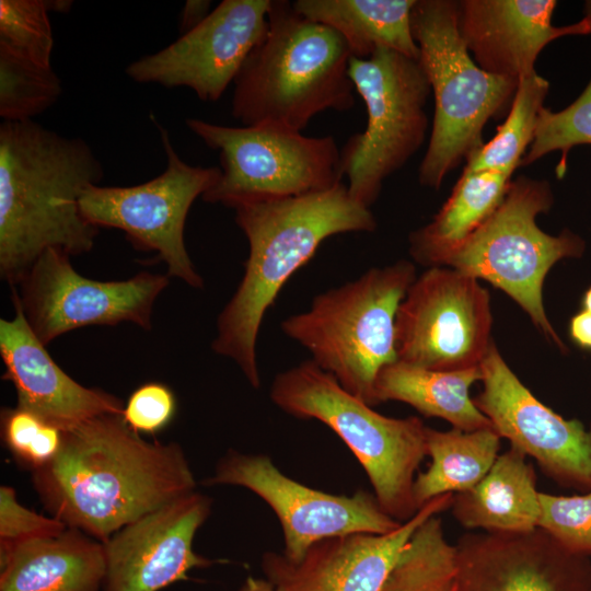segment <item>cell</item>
<instances>
[{
	"instance_id": "cell-37",
	"label": "cell",
	"mask_w": 591,
	"mask_h": 591,
	"mask_svg": "<svg viewBox=\"0 0 591 591\" xmlns=\"http://www.w3.org/2000/svg\"><path fill=\"white\" fill-rule=\"evenodd\" d=\"M210 7V0H187L179 14L178 30L181 35L201 24L211 13Z\"/></svg>"
},
{
	"instance_id": "cell-29",
	"label": "cell",
	"mask_w": 591,
	"mask_h": 591,
	"mask_svg": "<svg viewBox=\"0 0 591 591\" xmlns=\"http://www.w3.org/2000/svg\"><path fill=\"white\" fill-rule=\"evenodd\" d=\"M455 546L433 515L414 532L381 591H455Z\"/></svg>"
},
{
	"instance_id": "cell-35",
	"label": "cell",
	"mask_w": 591,
	"mask_h": 591,
	"mask_svg": "<svg viewBox=\"0 0 591 591\" xmlns=\"http://www.w3.org/2000/svg\"><path fill=\"white\" fill-rule=\"evenodd\" d=\"M67 529L58 519L38 514L21 505L13 487H0V563L23 544L58 536Z\"/></svg>"
},
{
	"instance_id": "cell-3",
	"label": "cell",
	"mask_w": 591,
	"mask_h": 591,
	"mask_svg": "<svg viewBox=\"0 0 591 591\" xmlns=\"http://www.w3.org/2000/svg\"><path fill=\"white\" fill-rule=\"evenodd\" d=\"M233 209L248 243V256L241 282L218 316L211 348L233 360L248 383L258 389L256 340L264 315L283 285L324 240L347 232H373L376 220L343 183L323 192Z\"/></svg>"
},
{
	"instance_id": "cell-17",
	"label": "cell",
	"mask_w": 591,
	"mask_h": 591,
	"mask_svg": "<svg viewBox=\"0 0 591 591\" xmlns=\"http://www.w3.org/2000/svg\"><path fill=\"white\" fill-rule=\"evenodd\" d=\"M212 499L197 490L123 526L104 544L103 591H160L215 561L195 553L194 537L211 512Z\"/></svg>"
},
{
	"instance_id": "cell-9",
	"label": "cell",
	"mask_w": 591,
	"mask_h": 591,
	"mask_svg": "<svg viewBox=\"0 0 591 591\" xmlns=\"http://www.w3.org/2000/svg\"><path fill=\"white\" fill-rule=\"evenodd\" d=\"M349 77L368 120L340 149V173L350 196L370 208L383 182L425 142L431 88L419 59L384 47L368 58L351 57Z\"/></svg>"
},
{
	"instance_id": "cell-24",
	"label": "cell",
	"mask_w": 591,
	"mask_h": 591,
	"mask_svg": "<svg viewBox=\"0 0 591 591\" xmlns=\"http://www.w3.org/2000/svg\"><path fill=\"white\" fill-rule=\"evenodd\" d=\"M482 378L480 366L439 371L397 360L380 371L375 398L378 404L406 403L426 417L441 418L464 431L493 428L470 396L471 386Z\"/></svg>"
},
{
	"instance_id": "cell-30",
	"label": "cell",
	"mask_w": 591,
	"mask_h": 591,
	"mask_svg": "<svg viewBox=\"0 0 591 591\" xmlns=\"http://www.w3.org/2000/svg\"><path fill=\"white\" fill-rule=\"evenodd\" d=\"M62 85L51 66L38 65L0 45V116L26 121L51 107Z\"/></svg>"
},
{
	"instance_id": "cell-23",
	"label": "cell",
	"mask_w": 591,
	"mask_h": 591,
	"mask_svg": "<svg viewBox=\"0 0 591 591\" xmlns=\"http://www.w3.org/2000/svg\"><path fill=\"white\" fill-rule=\"evenodd\" d=\"M540 493L526 455L510 447L474 487L453 496L450 509L466 530L528 533L537 529Z\"/></svg>"
},
{
	"instance_id": "cell-11",
	"label": "cell",
	"mask_w": 591,
	"mask_h": 591,
	"mask_svg": "<svg viewBox=\"0 0 591 591\" xmlns=\"http://www.w3.org/2000/svg\"><path fill=\"white\" fill-rule=\"evenodd\" d=\"M154 124L166 155L164 172L135 186L91 185L80 197V211L99 229L121 230L136 250L155 252L169 277L202 288L204 280L185 246L184 227L193 202L216 184L221 170L186 163L175 151L169 131Z\"/></svg>"
},
{
	"instance_id": "cell-28",
	"label": "cell",
	"mask_w": 591,
	"mask_h": 591,
	"mask_svg": "<svg viewBox=\"0 0 591 591\" xmlns=\"http://www.w3.org/2000/svg\"><path fill=\"white\" fill-rule=\"evenodd\" d=\"M549 83L535 70L518 80L509 113L493 139L466 159L463 171H495L512 175L530 148Z\"/></svg>"
},
{
	"instance_id": "cell-18",
	"label": "cell",
	"mask_w": 591,
	"mask_h": 591,
	"mask_svg": "<svg viewBox=\"0 0 591 591\" xmlns=\"http://www.w3.org/2000/svg\"><path fill=\"white\" fill-rule=\"evenodd\" d=\"M453 494L433 498L393 532L320 540L297 561L266 552L262 568L275 591H381L401 552L425 521L451 508Z\"/></svg>"
},
{
	"instance_id": "cell-34",
	"label": "cell",
	"mask_w": 591,
	"mask_h": 591,
	"mask_svg": "<svg viewBox=\"0 0 591 591\" xmlns=\"http://www.w3.org/2000/svg\"><path fill=\"white\" fill-rule=\"evenodd\" d=\"M537 528L566 551L591 556V490L581 495L540 493Z\"/></svg>"
},
{
	"instance_id": "cell-1",
	"label": "cell",
	"mask_w": 591,
	"mask_h": 591,
	"mask_svg": "<svg viewBox=\"0 0 591 591\" xmlns=\"http://www.w3.org/2000/svg\"><path fill=\"white\" fill-rule=\"evenodd\" d=\"M32 473L48 513L105 544L128 523L196 490L182 447L147 441L123 415H101L62 432L57 455Z\"/></svg>"
},
{
	"instance_id": "cell-20",
	"label": "cell",
	"mask_w": 591,
	"mask_h": 591,
	"mask_svg": "<svg viewBox=\"0 0 591 591\" xmlns=\"http://www.w3.org/2000/svg\"><path fill=\"white\" fill-rule=\"evenodd\" d=\"M14 316L0 320L2 378L16 391L19 407L68 431L101 415H123L124 402L101 389L86 387L68 375L37 338L19 303Z\"/></svg>"
},
{
	"instance_id": "cell-10",
	"label": "cell",
	"mask_w": 591,
	"mask_h": 591,
	"mask_svg": "<svg viewBox=\"0 0 591 591\" xmlns=\"http://www.w3.org/2000/svg\"><path fill=\"white\" fill-rule=\"evenodd\" d=\"M186 125L219 151L221 174L201 199L229 208L323 192L343 183L332 136L309 137L280 124L230 127L199 118Z\"/></svg>"
},
{
	"instance_id": "cell-5",
	"label": "cell",
	"mask_w": 591,
	"mask_h": 591,
	"mask_svg": "<svg viewBox=\"0 0 591 591\" xmlns=\"http://www.w3.org/2000/svg\"><path fill=\"white\" fill-rule=\"evenodd\" d=\"M415 279L409 260L371 268L314 297L308 310L281 322V331L346 391L373 407L380 371L397 361L396 314Z\"/></svg>"
},
{
	"instance_id": "cell-22",
	"label": "cell",
	"mask_w": 591,
	"mask_h": 591,
	"mask_svg": "<svg viewBox=\"0 0 591 591\" xmlns=\"http://www.w3.org/2000/svg\"><path fill=\"white\" fill-rule=\"evenodd\" d=\"M104 544L68 528L60 535L23 544L0 563V591H101Z\"/></svg>"
},
{
	"instance_id": "cell-36",
	"label": "cell",
	"mask_w": 591,
	"mask_h": 591,
	"mask_svg": "<svg viewBox=\"0 0 591 591\" xmlns=\"http://www.w3.org/2000/svg\"><path fill=\"white\" fill-rule=\"evenodd\" d=\"M175 412L176 398L173 391L163 383L149 382L130 394L123 418L138 433L155 434L169 426Z\"/></svg>"
},
{
	"instance_id": "cell-13",
	"label": "cell",
	"mask_w": 591,
	"mask_h": 591,
	"mask_svg": "<svg viewBox=\"0 0 591 591\" xmlns=\"http://www.w3.org/2000/svg\"><path fill=\"white\" fill-rule=\"evenodd\" d=\"M490 297L478 279L430 267L409 287L395 321L397 360L439 371L480 364L490 345Z\"/></svg>"
},
{
	"instance_id": "cell-27",
	"label": "cell",
	"mask_w": 591,
	"mask_h": 591,
	"mask_svg": "<svg viewBox=\"0 0 591 591\" xmlns=\"http://www.w3.org/2000/svg\"><path fill=\"white\" fill-rule=\"evenodd\" d=\"M494 428L439 431L427 427V455L431 463L416 475L413 494L418 509L436 497L474 487L490 470L500 450Z\"/></svg>"
},
{
	"instance_id": "cell-32",
	"label": "cell",
	"mask_w": 591,
	"mask_h": 591,
	"mask_svg": "<svg viewBox=\"0 0 591 591\" xmlns=\"http://www.w3.org/2000/svg\"><path fill=\"white\" fill-rule=\"evenodd\" d=\"M46 0H0V45L51 66L54 36Z\"/></svg>"
},
{
	"instance_id": "cell-21",
	"label": "cell",
	"mask_w": 591,
	"mask_h": 591,
	"mask_svg": "<svg viewBox=\"0 0 591 591\" xmlns=\"http://www.w3.org/2000/svg\"><path fill=\"white\" fill-rule=\"evenodd\" d=\"M554 0L459 1L460 34L483 70L519 80L535 70L543 48L569 35L591 34V13L577 23L555 26Z\"/></svg>"
},
{
	"instance_id": "cell-40",
	"label": "cell",
	"mask_w": 591,
	"mask_h": 591,
	"mask_svg": "<svg viewBox=\"0 0 591 591\" xmlns=\"http://www.w3.org/2000/svg\"><path fill=\"white\" fill-rule=\"evenodd\" d=\"M46 2L50 12L58 13H68L73 5V1L70 0H46Z\"/></svg>"
},
{
	"instance_id": "cell-38",
	"label": "cell",
	"mask_w": 591,
	"mask_h": 591,
	"mask_svg": "<svg viewBox=\"0 0 591 591\" xmlns=\"http://www.w3.org/2000/svg\"><path fill=\"white\" fill-rule=\"evenodd\" d=\"M569 336L572 343L583 350L591 351V313L581 310L569 321Z\"/></svg>"
},
{
	"instance_id": "cell-25",
	"label": "cell",
	"mask_w": 591,
	"mask_h": 591,
	"mask_svg": "<svg viewBox=\"0 0 591 591\" xmlns=\"http://www.w3.org/2000/svg\"><path fill=\"white\" fill-rule=\"evenodd\" d=\"M416 0H296L292 5L303 16L336 31L351 57L368 58L379 48H389L419 59L412 31Z\"/></svg>"
},
{
	"instance_id": "cell-33",
	"label": "cell",
	"mask_w": 591,
	"mask_h": 591,
	"mask_svg": "<svg viewBox=\"0 0 591 591\" xmlns=\"http://www.w3.org/2000/svg\"><path fill=\"white\" fill-rule=\"evenodd\" d=\"M1 437L12 456L31 472L47 465L59 452L62 432L19 406L1 409Z\"/></svg>"
},
{
	"instance_id": "cell-41",
	"label": "cell",
	"mask_w": 591,
	"mask_h": 591,
	"mask_svg": "<svg viewBox=\"0 0 591 591\" xmlns=\"http://www.w3.org/2000/svg\"><path fill=\"white\" fill-rule=\"evenodd\" d=\"M581 303L582 310L591 313V286L584 291Z\"/></svg>"
},
{
	"instance_id": "cell-8",
	"label": "cell",
	"mask_w": 591,
	"mask_h": 591,
	"mask_svg": "<svg viewBox=\"0 0 591 591\" xmlns=\"http://www.w3.org/2000/svg\"><path fill=\"white\" fill-rule=\"evenodd\" d=\"M553 202L547 181L526 176L512 179L497 209L455 250L445 266L506 292L552 344L567 352L546 315L543 286L557 262L583 255L586 242L568 229L551 235L538 228L537 216L546 213Z\"/></svg>"
},
{
	"instance_id": "cell-14",
	"label": "cell",
	"mask_w": 591,
	"mask_h": 591,
	"mask_svg": "<svg viewBox=\"0 0 591 591\" xmlns=\"http://www.w3.org/2000/svg\"><path fill=\"white\" fill-rule=\"evenodd\" d=\"M202 484L241 486L262 498L280 522L282 554L294 561L320 540L354 533L386 534L402 525L381 508L373 494L360 489L339 496L308 487L282 474L265 454L231 449Z\"/></svg>"
},
{
	"instance_id": "cell-4",
	"label": "cell",
	"mask_w": 591,
	"mask_h": 591,
	"mask_svg": "<svg viewBox=\"0 0 591 591\" xmlns=\"http://www.w3.org/2000/svg\"><path fill=\"white\" fill-rule=\"evenodd\" d=\"M350 50L332 27L287 0H270L267 27L235 80L232 115L243 126L280 124L302 131L317 114L355 105Z\"/></svg>"
},
{
	"instance_id": "cell-39",
	"label": "cell",
	"mask_w": 591,
	"mask_h": 591,
	"mask_svg": "<svg viewBox=\"0 0 591 591\" xmlns=\"http://www.w3.org/2000/svg\"><path fill=\"white\" fill-rule=\"evenodd\" d=\"M240 591H275V589L267 579L248 577L242 584Z\"/></svg>"
},
{
	"instance_id": "cell-6",
	"label": "cell",
	"mask_w": 591,
	"mask_h": 591,
	"mask_svg": "<svg viewBox=\"0 0 591 591\" xmlns=\"http://www.w3.org/2000/svg\"><path fill=\"white\" fill-rule=\"evenodd\" d=\"M270 398L291 416L329 427L357 457L390 517L403 523L417 513L413 487L427 455L421 419L379 414L312 360L278 373Z\"/></svg>"
},
{
	"instance_id": "cell-26",
	"label": "cell",
	"mask_w": 591,
	"mask_h": 591,
	"mask_svg": "<svg viewBox=\"0 0 591 591\" xmlns=\"http://www.w3.org/2000/svg\"><path fill=\"white\" fill-rule=\"evenodd\" d=\"M511 176L495 171H463L432 220L409 234L412 257L425 266H445L455 250L500 205Z\"/></svg>"
},
{
	"instance_id": "cell-2",
	"label": "cell",
	"mask_w": 591,
	"mask_h": 591,
	"mask_svg": "<svg viewBox=\"0 0 591 591\" xmlns=\"http://www.w3.org/2000/svg\"><path fill=\"white\" fill-rule=\"evenodd\" d=\"M102 162L80 137L34 121L0 125V276L16 287L39 255L92 251L99 228L80 211V197L100 185Z\"/></svg>"
},
{
	"instance_id": "cell-12",
	"label": "cell",
	"mask_w": 591,
	"mask_h": 591,
	"mask_svg": "<svg viewBox=\"0 0 591 591\" xmlns=\"http://www.w3.org/2000/svg\"><path fill=\"white\" fill-rule=\"evenodd\" d=\"M169 283L167 275L144 270L125 280L90 279L73 268L68 253L48 248L11 288L28 325L47 346L89 325L129 322L150 329L154 303Z\"/></svg>"
},
{
	"instance_id": "cell-7",
	"label": "cell",
	"mask_w": 591,
	"mask_h": 591,
	"mask_svg": "<svg viewBox=\"0 0 591 591\" xmlns=\"http://www.w3.org/2000/svg\"><path fill=\"white\" fill-rule=\"evenodd\" d=\"M412 31L434 96L421 185L439 189L448 173L483 142L486 123L513 100L518 80L491 74L472 58L459 28V1L416 0Z\"/></svg>"
},
{
	"instance_id": "cell-15",
	"label": "cell",
	"mask_w": 591,
	"mask_h": 591,
	"mask_svg": "<svg viewBox=\"0 0 591 591\" xmlns=\"http://www.w3.org/2000/svg\"><path fill=\"white\" fill-rule=\"evenodd\" d=\"M479 366L483 390L473 399L499 437L533 457L558 485L591 490V427L537 399L494 343Z\"/></svg>"
},
{
	"instance_id": "cell-16",
	"label": "cell",
	"mask_w": 591,
	"mask_h": 591,
	"mask_svg": "<svg viewBox=\"0 0 591 591\" xmlns=\"http://www.w3.org/2000/svg\"><path fill=\"white\" fill-rule=\"evenodd\" d=\"M270 0H223L194 30L126 68L137 83L188 88L217 102L234 82L267 27Z\"/></svg>"
},
{
	"instance_id": "cell-42",
	"label": "cell",
	"mask_w": 591,
	"mask_h": 591,
	"mask_svg": "<svg viewBox=\"0 0 591 591\" xmlns=\"http://www.w3.org/2000/svg\"><path fill=\"white\" fill-rule=\"evenodd\" d=\"M588 591H591V587H590V589Z\"/></svg>"
},
{
	"instance_id": "cell-31",
	"label": "cell",
	"mask_w": 591,
	"mask_h": 591,
	"mask_svg": "<svg viewBox=\"0 0 591 591\" xmlns=\"http://www.w3.org/2000/svg\"><path fill=\"white\" fill-rule=\"evenodd\" d=\"M584 11L591 13V0L584 3ZM582 144H591V80L566 108L558 112L546 107L541 109L533 141L521 165L532 164L551 152L559 151L556 176L561 178L567 170L568 152Z\"/></svg>"
},
{
	"instance_id": "cell-19",
	"label": "cell",
	"mask_w": 591,
	"mask_h": 591,
	"mask_svg": "<svg viewBox=\"0 0 591 591\" xmlns=\"http://www.w3.org/2000/svg\"><path fill=\"white\" fill-rule=\"evenodd\" d=\"M455 546V591H588L589 557L541 529L519 534L465 533Z\"/></svg>"
}]
</instances>
